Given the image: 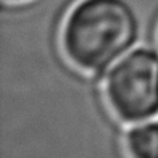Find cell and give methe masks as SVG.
Returning <instances> with one entry per match:
<instances>
[{"label": "cell", "mask_w": 158, "mask_h": 158, "mask_svg": "<svg viewBox=\"0 0 158 158\" xmlns=\"http://www.w3.org/2000/svg\"><path fill=\"white\" fill-rule=\"evenodd\" d=\"M106 100L113 113L137 123L158 113V56L148 50L127 55L106 79Z\"/></svg>", "instance_id": "cell-2"}, {"label": "cell", "mask_w": 158, "mask_h": 158, "mask_svg": "<svg viewBox=\"0 0 158 158\" xmlns=\"http://www.w3.org/2000/svg\"><path fill=\"white\" fill-rule=\"evenodd\" d=\"M135 16L123 0H82L63 27V48L69 61L85 71H100L131 47Z\"/></svg>", "instance_id": "cell-1"}, {"label": "cell", "mask_w": 158, "mask_h": 158, "mask_svg": "<svg viewBox=\"0 0 158 158\" xmlns=\"http://www.w3.org/2000/svg\"><path fill=\"white\" fill-rule=\"evenodd\" d=\"M129 158H158V123L135 126L126 134Z\"/></svg>", "instance_id": "cell-3"}]
</instances>
